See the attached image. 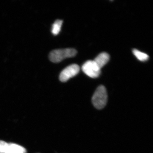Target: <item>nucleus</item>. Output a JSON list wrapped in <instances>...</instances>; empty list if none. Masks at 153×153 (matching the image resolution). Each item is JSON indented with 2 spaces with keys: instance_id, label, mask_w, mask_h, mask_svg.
<instances>
[{
  "instance_id": "obj_7",
  "label": "nucleus",
  "mask_w": 153,
  "mask_h": 153,
  "mask_svg": "<svg viewBox=\"0 0 153 153\" xmlns=\"http://www.w3.org/2000/svg\"><path fill=\"white\" fill-rule=\"evenodd\" d=\"M133 53L137 59L141 61H147L149 59V56L147 54L144 52H141L139 50L136 49H133Z\"/></svg>"
},
{
  "instance_id": "obj_8",
  "label": "nucleus",
  "mask_w": 153,
  "mask_h": 153,
  "mask_svg": "<svg viewBox=\"0 0 153 153\" xmlns=\"http://www.w3.org/2000/svg\"><path fill=\"white\" fill-rule=\"evenodd\" d=\"M63 21L57 20L52 26V33L55 36L58 35L61 30V27L63 24Z\"/></svg>"
},
{
  "instance_id": "obj_9",
  "label": "nucleus",
  "mask_w": 153,
  "mask_h": 153,
  "mask_svg": "<svg viewBox=\"0 0 153 153\" xmlns=\"http://www.w3.org/2000/svg\"><path fill=\"white\" fill-rule=\"evenodd\" d=\"M8 143L3 140H0V153H5Z\"/></svg>"
},
{
  "instance_id": "obj_2",
  "label": "nucleus",
  "mask_w": 153,
  "mask_h": 153,
  "mask_svg": "<svg viewBox=\"0 0 153 153\" xmlns=\"http://www.w3.org/2000/svg\"><path fill=\"white\" fill-rule=\"evenodd\" d=\"M107 100L106 88L103 85H100L97 88L92 97L93 105L97 109H102L106 105Z\"/></svg>"
},
{
  "instance_id": "obj_6",
  "label": "nucleus",
  "mask_w": 153,
  "mask_h": 153,
  "mask_svg": "<svg viewBox=\"0 0 153 153\" xmlns=\"http://www.w3.org/2000/svg\"><path fill=\"white\" fill-rule=\"evenodd\" d=\"M5 153H27V150L22 146L15 143H8Z\"/></svg>"
},
{
  "instance_id": "obj_3",
  "label": "nucleus",
  "mask_w": 153,
  "mask_h": 153,
  "mask_svg": "<svg viewBox=\"0 0 153 153\" xmlns=\"http://www.w3.org/2000/svg\"><path fill=\"white\" fill-rule=\"evenodd\" d=\"M83 72L91 78L98 77L101 73L100 68H99L94 60H88L82 67Z\"/></svg>"
},
{
  "instance_id": "obj_5",
  "label": "nucleus",
  "mask_w": 153,
  "mask_h": 153,
  "mask_svg": "<svg viewBox=\"0 0 153 153\" xmlns=\"http://www.w3.org/2000/svg\"><path fill=\"white\" fill-rule=\"evenodd\" d=\"M110 56L106 52H102L97 56L94 60L99 68H101L103 67L109 61Z\"/></svg>"
},
{
  "instance_id": "obj_1",
  "label": "nucleus",
  "mask_w": 153,
  "mask_h": 153,
  "mask_svg": "<svg viewBox=\"0 0 153 153\" xmlns=\"http://www.w3.org/2000/svg\"><path fill=\"white\" fill-rule=\"evenodd\" d=\"M76 53V49L72 48L56 49L49 53V59L53 63H59L66 58L74 57Z\"/></svg>"
},
{
  "instance_id": "obj_4",
  "label": "nucleus",
  "mask_w": 153,
  "mask_h": 153,
  "mask_svg": "<svg viewBox=\"0 0 153 153\" xmlns=\"http://www.w3.org/2000/svg\"><path fill=\"white\" fill-rule=\"evenodd\" d=\"M80 68L76 64L69 65L61 71L59 75V79L62 82H66L68 79L76 76L79 73Z\"/></svg>"
}]
</instances>
